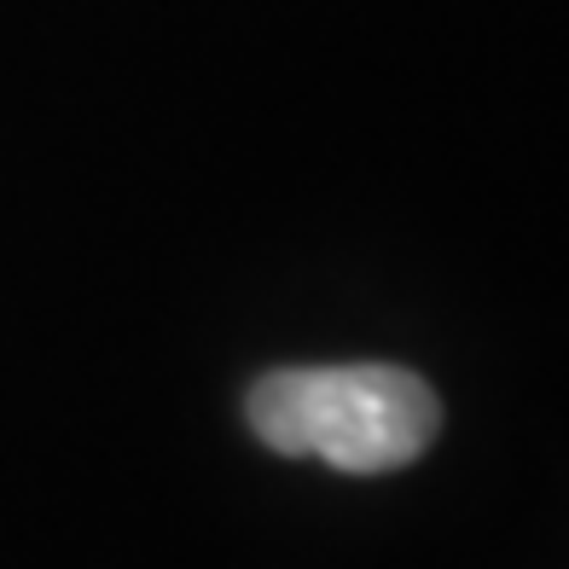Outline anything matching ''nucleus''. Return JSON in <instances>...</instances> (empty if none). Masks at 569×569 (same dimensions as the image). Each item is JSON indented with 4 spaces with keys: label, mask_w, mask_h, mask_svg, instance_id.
Returning <instances> with one entry per match:
<instances>
[{
    "label": "nucleus",
    "mask_w": 569,
    "mask_h": 569,
    "mask_svg": "<svg viewBox=\"0 0 569 569\" xmlns=\"http://www.w3.org/2000/svg\"><path fill=\"white\" fill-rule=\"evenodd\" d=\"M244 412L273 453H308L349 477L401 471L442 430L436 390L401 367H284L256 383Z\"/></svg>",
    "instance_id": "f257e3e1"
}]
</instances>
